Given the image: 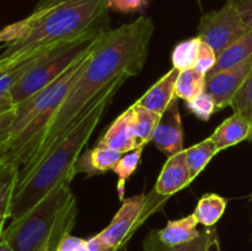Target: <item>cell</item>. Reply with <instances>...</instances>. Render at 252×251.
I'll return each mask as SVG.
<instances>
[{
    "label": "cell",
    "instance_id": "obj_32",
    "mask_svg": "<svg viewBox=\"0 0 252 251\" xmlns=\"http://www.w3.org/2000/svg\"><path fill=\"white\" fill-rule=\"evenodd\" d=\"M226 2L235 7L244 22L252 30V0H226Z\"/></svg>",
    "mask_w": 252,
    "mask_h": 251
},
{
    "label": "cell",
    "instance_id": "obj_16",
    "mask_svg": "<svg viewBox=\"0 0 252 251\" xmlns=\"http://www.w3.org/2000/svg\"><path fill=\"white\" fill-rule=\"evenodd\" d=\"M251 135V125L245 117L234 112L230 117L212 133L211 138L219 152L234 147L244 140H249Z\"/></svg>",
    "mask_w": 252,
    "mask_h": 251
},
{
    "label": "cell",
    "instance_id": "obj_24",
    "mask_svg": "<svg viewBox=\"0 0 252 251\" xmlns=\"http://www.w3.org/2000/svg\"><path fill=\"white\" fill-rule=\"evenodd\" d=\"M145 145H139L138 148L133 149L132 152H128L122 155L116 166L113 167V171L118 176V184H117V192L120 199L123 201V194H125L126 182L133 175V172L137 170L138 165H139L140 159H142L143 150H144Z\"/></svg>",
    "mask_w": 252,
    "mask_h": 251
},
{
    "label": "cell",
    "instance_id": "obj_6",
    "mask_svg": "<svg viewBox=\"0 0 252 251\" xmlns=\"http://www.w3.org/2000/svg\"><path fill=\"white\" fill-rule=\"evenodd\" d=\"M105 33L63 42L43 52L9 91L14 105L31 97L56 80L69 66L93 51Z\"/></svg>",
    "mask_w": 252,
    "mask_h": 251
},
{
    "label": "cell",
    "instance_id": "obj_34",
    "mask_svg": "<svg viewBox=\"0 0 252 251\" xmlns=\"http://www.w3.org/2000/svg\"><path fill=\"white\" fill-rule=\"evenodd\" d=\"M15 108L14 102L11 100V96L9 93L0 94V116L5 115V113L10 112Z\"/></svg>",
    "mask_w": 252,
    "mask_h": 251
},
{
    "label": "cell",
    "instance_id": "obj_12",
    "mask_svg": "<svg viewBox=\"0 0 252 251\" xmlns=\"http://www.w3.org/2000/svg\"><path fill=\"white\" fill-rule=\"evenodd\" d=\"M193 180L189 175L186 161V152L167 157L161 172L155 182L154 191L159 196L167 197L189 186Z\"/></svg>",
    "mask_w": 252,
    "mask_h": 251
},
{
    "label": "cell",
    "instance_id": "obj_30",
    "mask_svg": "<svg viewBox=\"0 0 252 251\" xmlns=\"http://www.w3.org/2000/svg\"><path fill=\"white\" fill-rule=\"evenodd\" d=\"M148 2L149 0H108L110 9L125 12V14L140 11L147 6Z\"/></svg>",
    "mask_w": 252,
    "mask_h": 251
},
{
    "label": "cell",
    "instance_id": "obj_36",
    "mask_svg": "<svg viewBox=\"0 0 252 251\" xmlns=\"http://www.w3.org/2000/svg\"><path fill=\"white\" fill-rule=\"evenodd\" d=\"M207 251H221L220 243H219L218 234L217 233L212 236L211 241H209V244H208V248H207Z\"/></svg>",
    "mask_w": 252,
    "mask_h": 251
},
{
    "label": "cell",
    "instance_id": "obj_28",
    "mask_svg": "<svg viewBox=\"0 0 252 251\" xmlns=\"http://www.w3.org/2000/svg\"><path fill=\"white\" fill-rule=\"evenodd\" d=\"M15 108L5 115L0 116V164L6 162L7 157V143L10 138L12 121H14Z\"/></svg>",
    "mask_w": 252,
    "mask_h": 251
},
{
    "label": "cell",
    "instance_id": "obj_1",
    "mask_svg": "<svg viewBox=\"0 0 252 251\" xmlns=\"http://www.w3.org/2000/svg\"><path fill=\"white\" fill-rule=\"evenodd\" d=\"M155 25L150 17L140 16L129 24L106 32L57 112L49 121L29 161L19 177L31 170L57 144L64 133L84 115L96 96L122 75H138L144 66Z\"/></svg>",
    "mask_w": 252,
    "mask_h": 251
},
{
    "label": "cell",
    "instance_id": "obj_39",
    "mask_svg": "<svg viewBox=\"0 0 252 251\" xmlns=\"http://www.w3.org/2000/svg\"><path fill=\"white\" fill-rule=\"evenodd\" d=\"M249 199H250V201H252V193L250 194V197H249Z\"/></svg>",
    "mask_w": 252,
    "mask_h": 251
},
{
    "label": "cell",
    "instance_id": "obj_11",
    "mask_svg": "<svg viewBox=\"0 0 252 251\" xmlns=\"http://www.w3.org/2000/svg\"><path fill=\"white\" fill-rule=\"evenodd\" d=\"M155 147L167 157L184 152V127L179 107V98H175L160 117L153 133Z\"/></svg>",
    "mask_w": 252,
    "mask_h": 251
},
{
    "label": "cell",
    "instance_id": "obj_14",
    "mask_svg": "<svg viewBox=\"0 0 252 251\" xmlns=\"http://www.w3.org/2000/svg\"><path fill=\"white\" fill-rule=\"evenodd\" d=\"M123 154L105 147V145H96L93 149L81 153L74 167V176L78 174H85L86 176H95L103 174L110 170H113L118 160Z\"/></svg>",
    "mask_w": 252,
    "mask_h": 251
},
{
    "label": "cell",
    "instance_id": "obj_17",
    "mask_svg": "<svg viewBox=\"0 0 252 251\" xmlns=\"http://www.w3.org/2000/svg\"><path fill=\"white\" fill-rule=\"evenodd\" d=\"M252 56V30L244 34L243 37L231 43L228 48L224 49L217 58L216 65L213 66L208 75L216 74L218 71L226 70L229 68L243 63Z\"/></svg>",
    "mask_w": 252,
    "mask_h": 251
},
{
    "label": "cell",
    "instance_id": "obj_8",
    "mask_svg": "<svg viewBox=\"0 0 252 251\" xmlns=\"http://www.w3.org/2000/svg\"><path fill=\"white\" fill-rule=\"evenodd\" d=\"M145 194H137L123 199L122 206L115 214L111 223L98 233L103 243L115 251L120 250L145 218Z\"/></svg>",
    "mask_w": 252,
    "mask_h": 251
},
{
    "label": "cell",
    "instance_id": "obj_22",
    "mask_svg": "<svg viewBox=\"0 0 252 251\" xmlns=\"http://www.w3.org/2000/svg\"><path fill=\"white\" fill-rule=\"evenodd\" d=\"M203 91H206V75L194 69L180 71L175 88L177 98L189 101L201 95Z\"/></svg>",
    "mask_w": 252,
    "mask_h": 251
},
{
    "label": "cell",
    "instance_id": "obj_37",
    "mask_svg": "<svg viewBox=\"0 0 252 251\" xmlns=\"http://www.w3.org/2000/svg\"><path fill=\"white\" fill-rule=\"evenodd\" d=\"M9 219V217L6 214H0V240H1V236H2V231H4V225H5V221Z\"/></svg>",
    "mask_w": 252,
    "mask_h": 251
},
{
    "label": "cell",
    "instance_id": "obj_35",
    "mask_svg": "<svg viewBox=\"0 0 252 251\" xmlns=\"http://www.w3.org/2000/svg\"><path fill=\"white\" fill-rule=\"evenodd\" d=\"M19 63H15L11 58H7V57H0V78L9 70L10 68H12L14 65H16Z\"/></svg>",
    "mask_w": 252,
    "mask_h": 251
},
{
    "label": "cell",
    "instance_id": "obj_27",
    "mask_svg": "<svg viewBox=\"0 0 252 251\" xmlns=\"http://www.w3.org/2000/svg\"><path fill=\"white\" fill-rule=\"evenodd\" d=\"M217 58H218V56L213 51V48L209 44H207L206 42L202 41L201 47H199L198 58H197L193 69L198 71V73L207 76L209 74V71L213 69V66L216 65Z\"/></svg>",
    "mask_w": 252,
    "mask_h": 251
},
{
    "label": "cell",
    "instance_id": "obj_26",
    "mask_svg": "<svg viewBox=\"0 0 252 251\" xmlns=\"http://www.w3.org/2000/svg\"><path fill=\"white\" fill-rule=\"evenodd\" d=\"M185 105L192 115L204 122L208 121L214 112H217L216 101L208 91H203L201 95L192 100L185 101Z\"/></svg>",
    "mask_w": 252,
    "mask_h": 251
},
{
    "label": "cell",
    "instance_id": "obj_18",
    "mask_svg": "<svg viewBox=\"0 0 252 251\" xmlns=\"http://www.w3.org/2000/svg\"><path fill=\"white\" fill-rule=\"evenodd\" d=\"M129 110L133 134L137 139L138 145H147L153 140V133L159 123L161 115L137 103L130 106Z\"/></svg>",
    "mask_w": 252,
    "mask_h": 251
},
{
    "label": "cell",
    "instance_id": "obj_23",
    "mask_svg": "<svg viewBox=\"0 0 252 251\" xmlns=\"http://www.w3.org/2000/svg\"><path fill=\"white\" fill-rule=\"evenodd\" d=\"M201 42V38L196 36L177 43L171 54L172 68L180 71L193 69L198 58Z\"/></svg>",
    "mask_w": 252,
    "mask_h": 251
},
{
    "label": "cell",
    "instance_id": "obj_9",
    "mask_svg": "<svg viewBox=\"0 0 252 251\" xmlns=\"http://www.w3.org/2000/svg\"><path fill=\"white\" fill-rule=\"evenodd\" d=\"M193 213L176 220H169L160 230L150 231L144 240L145 251H169L198 238L201 231Z\"/></svg>",
    "mask_w": 252,
    "mask_h": 251
},
{
    "label": "cell",
    "instance_id": "obj_4",
    "mask_svg": "<svg viewBox=\"0 0 252 251\" xmlns=\"http://www.w3.org/2000/svg\"><path fill=\"white\" fill-rule=\"evenodd\" d=\"M69 185L53 188L27 213L11 220L1 240L15 251H56L78 217V202Z\"/></svg>",
    "mask_w": 252,
    "mask_h": 251
},
{
    "label": "cell",
    "instance_id": "obj_21",
    "mask_svg": "<svg viewBox=\"0 0 252 251\" xmlns=\"http://www.w3.org/2000/svg\"><path fill=\"white\" fill-rule=\"evenodd\" d=\"M20 167L11 162L0 164V214L10 218L12 197L19 182Z\"/></svg>",
    "mask_w": 252,
    "mask_h": 251
},
{
    "label": "cell",
    "instance_id": "obj_33",
    "mask_svg": "<svg viewBox=\"0 0 252 251\" xmlns=\"http://www.w3.org/2000/svg\"><path fill=\"white\" fill-rule=\"evenodd\" d=\"M88 245L89 251H115L113 249H111L110 246H107L103 243V240L100 238L98 234L93 236V238L88 239Z\"/></svg>",
    "mask_w": 252,
    "mask_h": 251
},
{
    "label": "cell",
    "instance_id": "obj_31",
    "mask_svg": "<svg viewBox=\"0 0 252 251\" xmlns=\"http://www.w3.org/2000/svg\"><path fill=\"white\" fill-rule=\"evenodd\" d=\"M56 251H89L88 240L68 234L62 239Z\"/></svg>",
    "mask_w": 252,
    "mask_h": 251
},
{
    "label": "cell",
    "instance_id": "obj_5",
    "mask_svg": "<svg viewBox=\"0 0 252 251\" xmlns=\"http://www.w3.org/2000/svg\"><path fill=\"white\" fill-rule=\"evenodd\" d=\"M93 51L76 61L46 88L15 106L6 162L17 165L21 169L29 161L47 125L85 69Z\"/></svg>",
    "mask_w": 252,
    "mask_h": 251
},
{
    "label": "cell",
    "instance_id": "obj_2",
    "mask_svg": "<svg viewBox=\"0 0 252 251\" xmlns=\"http://www.w3.org/2000/svg\"><path fill=\"white\" fill-rule=\"evenodd\" d=\"M108 0H38L25 19L0 30L1 57L16 63L63 42L110 31Z\"/></svg>",
    "mask_w": 252,
    "mask_h": 251
},
{
    "label": "cell",
    "instance_id": "obj_19",
    "mask_svg": "<svg viewBox=\"0 0 252 251\" xmlns=\"http://www.w3.org/2000/svg\"><path fill=\"white\" fill-rule=\"evenodd\" d=\"M228 206V199L217 193H206L197 203L193 214L197 220L206 228H212L223 217Z\"/></svg>",
    "mask_w": 252,
    "mask_h": 251
},
{
    "label": "cell",
    "instance_id": "obj_20",
    "mask_svg": "<svg viewBox=\"0 0 252 251\" xmlns=\"http://www.w3.org/2000/svg\"><path fill=\"white\" fill-rule=\"evenodd\" d=\"M185 152H186V161L189 175H191V179L194 180L206 169L207 165L218 154L219 150L212 138L209 137L198 144L187 148Z\"/></svg>",
    "mask_w": 252,
    "mask_h": 251
},
{
    "label": "cell",
    "instance_id": "obj_10",
    "mask_svg": "<svg viewBox=\"0 0 252 251\" xmlns=\"http://www.w3.org/2000/svg\"><path fill=\"white\" fill-rule=\"evenodd\" d=\"M252 71V56L238 65L206 76V91L213 96L217 111L230 106L243 84Z\"/></svg>",
    "mask_w": 252,
    "mask_h": 251
},
{
    "label": "cell",
    "instance_id": "obj_13",
    "mask_svg": "<svg viewBox=\"0 0 252 251\" xmlns=\"http://www.w3.org/2000/svg\"><path fill=\"white\" fill-rule=\"evenodd\" d=\"M179 74L180 70H177L176 68L170 69L135 103L162 115L171 105L172 101L177 98L175 88H176Z\"/></svg>",
    "mask_w": 252,
    "mask_h": 251
},
{
    "label": "cell",
    "instance_id": "obj_29",
    "mask_svg": "<svg viewBox=\"0 0 252 251\" xmlns=\"http://www.w3.org/2000/svg\"><path fill=\"white\" fill-rule=\"evenodd\" d=\"M216 233L217 230L213 226H212V228H206L204 230L201 231L198 238L189 241V243L185 244V245L179 246V248L171 249V250L169 251H207L209 241H211L212 236Z\"/></svg>",
    "mask_w": 252,
    "mask_h": 251
},
{
    "label": "cell",
    "instance_id": "obj_7",
    "mask_svg": "<svg viewBox=\"0 0 252 251\" xmlns=\"http://www.w3.org/2000/svg\"><path fill=\"white\" fill-rule=\"evenodd\" d=\"M250 31L240 14L229 2L223 7L202 15L197 37L213 48L217 56L228 48L231 43Z\"/></svg>",
    "mask_w": 252,
    "mask_h": 251
},
{
    "label": "cell",
    "instance_id": "obj_15",
    "mask_svg": "<svg viewBox=\"0 0 252 251\" xmlns=\"http://www.w3.org/2000/svg\"><path fill=\"white\" fill-rule=\"evenodd\" d=\"M97 144L111 148L121 154L132 152L133 149L139 147L133 134L129 108L113 121V123L101 137Z\"/></svg>",
    "mask_w": 252,
    "mask_h": 251
},
{
    "label": "cell",
    "instance_id": "obj_25",
    "mask_svg": "<svg viewBox=\"0 0 252 251\" xmlns=\"http://www.w3.org/2000/svg\"><path fill=\"white\" fill-rule=\"evenodd\" d=\"M230 107L233 108L234 112L241 115L250 122L251 135L249 140L252 142V71L245 80V83L243 84L240 90L234 96Z\"/></svg>",
    "mask_w": 252,
    "mask_h": 251
},
{
    "label": "cell",
    "instance_id": "obj_3",
    "mask_svg": "<svg viewBox=\"0 0 252 251\" xmlns=\"http://www.w3.org/2000/svg\"><path fill=\"white\" fill-rule=\"evenodd\" d=\"M129 78V75H122L106 86L57 144L31 170L19 177L10 208L11 220L19 219L27 213L53 188L63 184H70L74 179V167L81 152L95 132L117 91Z\"/></svg>",
    "mask_w": 252,
    "mask_h": 251
},
{
    "label": "cell",
    "instance_id": "obj_38",
    "mask_svg": "<svg viewBox=\"0 0 252 251\" xmlns=\"http://www.w3.org/2000/svg\"><path fill=\"white\" fill-rule=\"evenodd\" d=\"M0 251H15L6 241L4 240H0Z\"/></svg>",
    "mask_w": 252,
    "mask_h": 251
}]
</instances>
